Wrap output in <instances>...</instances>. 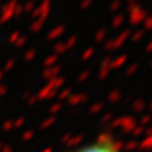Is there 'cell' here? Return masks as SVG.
Segmentation results:
<instances>
[{"instance_id": "cell-1", "label": "cell", "mask_w": 152, "mask_h": 152, "mask_svg": "<svg viewBox=\"0 0 152 152\" xmlns=\"http://www.w3.org/2000/svg\"><path fill=\"white\" fill-rule=\"evenodd\" d=\"M77 152H119V151L110 142H96V143L90 145Z\"/></svg>"}]
</instances>
